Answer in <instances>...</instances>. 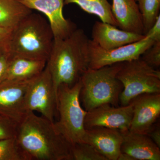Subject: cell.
<instances>
[{"label":"cell","instance_id":"6da1fadb","mask_svg":"<svg viewBox=\"0 0 160 160\" xmlns=\"http://www.w3.org/2000/svg\"><path fill=\"white\" fill-rule=\"evenodd\" d=\"M16 139L29 160H72V146L54 122L34 112H26L19 123Z\"/></svg>","mask_w":160,"mask_h":160},{"label":"cell","instance_id":"7a4b0ae2","mask_svg":"<svg viewBox=\"0 0 160 160\" xmlns=\"http://www.w3.org/2000/svg\"><path fill=\"white\" fill-rule=\"evenodd\" d=\"M89 39L82 29L65 38L54 39L47 61L57 96L62 84L73 86L89 69Z\"/></svg>","mask_w":160,"mask_h":160},{"label":"cell","instance_id":"3957f363","mask_svg":"<svg viewBox=\"0 0 160 160\" xmlns=\"http://www.w3.org/2000/svg\"><path fill=\"white\" fill-rule=\"evenodd\" d=\"M53 40L48 20L32 12L12 30L9 51L12 56L47 62Z\"/></svg>","mask_w":160,"mask_h":160},{"label":"cell","instance_id":"277c9868","mask_svg":"<svg viewBox=\"0 0 160 160\" xmlns=\"http://www.w3.org/2000/svg\"><path fill=\"white\" fill-rule=\"evenodd\" d=\"M123 63L98 69H88L84 72L81 78L80 96L86 111L104 104L118 106L123 87L117 76Z\"/></svg>","mask_w":160,"mask_h":160},{"label":"cell","instance_id":"5b68a950","mask_svg":"<svg viewBox=\"0 0 160 160\" xmlns=\"http://www.w3.org/2000/svg\"><path fill=\"white\" fill-rule=\"evenodd\" d=\"M81 79L73 86L62 84L58 88L56 109L59 119L54 126L57 131L71 145L84 142L86 135L84 126L87 111L82 108L80 97Z\"/></svg>","mask_w":160,"mask_h":160},{"label":"cell","instance_id":"8992f818","mask_svg":"<svg viewBox=\"0 0 160 160\" xmlns=\"http://www.w3.org/2000/svg\"><path fill=\"white\" fill-rule=\"evenodd\" d=\"M123 85L119 97L122 106L129 105L144 93H160V72L140 58L123 63L117 74Z\"/></svg>","mask_w":160,"mask_h":160},{"label":"cell","instance_id":"52a82bcc","mask_svg":"<svg viewBox=\"0 0 160 160\" xmlns=\"http://www.w3.org/2000/svg\"><path fill=\"white\" fill-rule=\"evenodd\" d=\"M57 106V94L49 68L32 79L24 99L26 112L37 111L47 119L54 122Z\"/></svg>","mask_w":160,"mask_h":160},{"label":"cell","instance_id":"ba28073f","mask_svg":"<svg viewBox=\"0 0 160 160\" xmlns=\"http://www.w3.org/2000/svg\"><path fill=\"white\" fill-rule=\"evenodd\" d=\"M154 42L151 38L145 36L135 42L108 50L103 49L89 40V69H98L118 63L138 59Z\"/></svg>","mask_w":160,"mask_h":160},{"label":"cell","instance_id":"9c48e42d","mask_svg":"<svg viewBox=\"0 0 160 160\" xmlns=\"http://www.w3.org/2000/svg\"><path fill=\"white\" fill-rule=\"evenodd\" d=\"M132 115V102L121 107L104 104L87 112L84 126L86 129L104 127L126 131L129 130Z\"/></svg>","mask_w":160,"mask_h":160},{"label":"cell","instance_id":"30bf717a","mask_svg":"<svg viewBox=\"0 0 160 160\" xmlns=\"http://www.w3.org/2000/svg\"><path fill=\"white\" fill-rule=\"evenodd\" d=\"M131 102L133 106V115L129 131L148 134L160 116V93L140 95Z\"/></svg>","mask_w":160,"mask_h":160},{"label":"cell","instance_id":"8fae6325","mask_svg":"<svg viewBox=\"0 0 160 160\" xmlns=\"http://www.w3.org/2000/svg\"><path fill=\"white\" fill-rule=\"evenodd\" d=\"M31 10H35L46 16L53 35L54 39L65 38L75 29L73 24L64 17L65 0H17Z\"/></svg>","mask_w":160,"mask_h":160},{"label":"cell","instance_id":"7c38bea8","mask_svg":"<svg viewBox=\"0 0 160 160\" xmlns=\"http://www.w3.org/2000/svg\"><path fill=\"white\" fill-rule=\"evenodd\" d=\"M32 79L5 80L0 83V115L9 118L18 123L21 122L26 113L24 106V97Z\"/></svg>","mask_w":160,"mask_h":160},{"label":"cell","instance_id":"4fadbf2b","mask_svg":"<svg viewBox=\"0 0 160 160\" xmlns=\"http://www.w3.org/2000/svg\"><path fill=\"white\" fill-rule=\"evenodd\" d=\"M122 132L104 127L86 129L84 142L93 146L107 160H118L121 152Z\"/></svg>","mask_w":160,"mask_h":160},{"label":"cell","instance_id":"5bb4252c","mask_svg":"<svg viewBox=\"0 0 160 160\" xmlns=\"http://www.w3.org/2000/svg\"><path fill=\"white\" fill-rule=\"evenodd\" d=\"M145 37V35L118 29L116 26L102 21L94 23L92 32V41L108 50L135 42Z\"/></svg>","mask_w":160,"mask_h":160},{"label":"cell","instance_id":"9a60e30c","mask_svg":"<svg viewBox=\"0 0 160 160\" xmlns=\"http://www.w3.org/2000/svg\"><path fill=\"white\" fill-rule=\"evenodd\" d=\"M121 152L131 156L135 160H160V148L148 135L122 132Z\"/></svg>","mask_w":160,"mask_h":160},{"label":"cell","instance_id":"2e32d148","mask_svg":"<svg viewBox=\"0 0 160 160\" xmlns=\"http://www.w3.org/2000/svg\"><path fill=\"white\" fill-rule=\"evenodd\" d=\"M111 10L120 29L144 35L142 16L135 0H112Z\"/></svg>","mask_w":160,"mask_h":160},{"label":"cell","instance_id":"e0dca14e","mask_svg":"<svg viewBox=\"0 0 160 160\" xmlns=\"http://www.w3.org/2000/svg\"><path fill=\"white\" fill-rule=\"evenodd\" d=\"M46 63L47 62L45 61L12 55L4 81L31 79L44 70Z\"/></svg>","mask_w":160,"mask_h":160},{"label":"cell","instance_id":"ac0fdd59","mask_svg":"<svg viewBox=\"0 0 160 160\" xmlns=\"http://www.w3.org/2000/svg\"><path fill=\"white\" fill-rule=\"evenodd\" d=\"M32 12L17 0H0V27L12 30Z\"/></svg>","mask_w":160,"mask_h":160},{"label":"cell","instance_id":"d6986e66","mask_svg":"<svg viewBox=\"0 0 160 160\" xmlns=\"http://www.w3.org/2000/svg\"><path fill=\"white\" fill-rule=\"evenodd\" d=\"M75 4L84 11L99 18L101 21L117 27L108 0H65L64 5Z\"/></svg>","mask_w":160,"mask_h":160},{"label":"cell","instance_id":"ffe728a7","mask_svg":"<svg viewBox=\"0 0 160 160\" xmlns=\"http://www.w3.org/2000/svg\"><path fill=\"white\" fill-rule=\"evenodd\" d=\"M142 16L144 33L153 26L157 18L160 14V0H135Z\"/></svg>","mask_w":160,"mask_h":160},{"label":"cell","instance_id":"44dd1931","mask_svg":"<svg viewBox=\"0 0 160 160\" xmlns=\"http://www.w3.org/2000/svg\"><path fill=\"white\" fill-rule=\"evenodd\" d=\"M0 160H29L16 138L0 140Z\"/></svg>","mask_w":160,"mask_h":160},{"label":"cell","instance_id":"7402d4cb","mask_svg":"<svg viewBox=\"0 0 160 160\" xmlns=\"http://www.w3.org/2000/svg\"><path fill=\"white\" fill-rule=\"evenodd\" d=\"M72 160H107L89 143H76L71 146Z\"/></svg>","mask_w":160,"mask_h":160},{"label":"cell","instance_id":"603a6c76","mask_svg":"<svg viewBox=\"0 0 160 160\" xmlns=\"http://www.w3.org/2000/svg\"><path fill=\"white\" fill-rule=\"evenodd\" d=\"M18 124L9 118L0 115V140L16 138Z\"/></svg>","mask_w":160,"mask_h":160},{"label":"cell","instance_id":"cb8c5ba5","mask_svg":"<svg viewBox=\"0 0 160 160\" xmlns=\"http://www.w3.org/2000/svg\"><path fill=\"white\" fill-rule=\"evenodd\" d=\"M145 62L153 68L160 66V41L154 42L141 58Z\"/></svg>","mask_w":160,"mask_h":160},{"label":"cell","instance_id":"d4e9b609","mask_svg":"<svg viewBox=\"0 0 160 160\" xmlns=\"http://www.w3.org/2000/svg\"><path fill=\"white\" fill-rule=\"evenodd\" d=\"M12 32L11 29L0 27V53L9 51Z\"/></svg>","mask_w":160,"mask_h":160},{"label":"cell","instance_id":"484cf974","mask_svg":"<svg viewBox=\"0 0 160 160\" xmlns=\"http://www.w3.org/2000/svg\"><path fill=\"white\" fill-rule=\"evenodd\" d=\"M11 57L9 51L0 53V83L5 80Z\"/></svg>","mask_w":160,"mask_h":160},{"label":"cell","instance_id":"4316f807","mask_svg":"<svg viewBox=\"0 0 160 160\" xmlns=\"http://www.w3.org/2000/svg\"><path fill=\"white\" fill-rule=\"evenodd\" d=\"M145 36L151 38L155 42L160 41V14L157 18L153 26L148 30Z\"/></svg>","mask_w":160,"mask_h":160},{"label":"cell","instance_id":"83f0119b","mask_svg":"<svg viewBox=\"0 0 160 160\" xmlns=\"http://www.w3.org/2000/svg\"><path fill=\"white\" fill-rule=\"evenodd\" d=\"M151 138L157 146L160 148V129L159 126L155 127L154 125L147 134Z\"/></svg>","mask_w":160,"mask_h":160},{"label":"cell","instance_id":"f1b7e54d","mask_svg":"<svg viewBox=\"0 0 160 160\" xmlns=\"http://www.w3.org/2000/svg\"><path fill=\"white\" fill-rule=\"evenodd\" d=\"M118 160H135L131 156L129 155L127 153H124L121 152Z\"/></svg>","mask_w":160,"mask_h":160}]
</instances>
